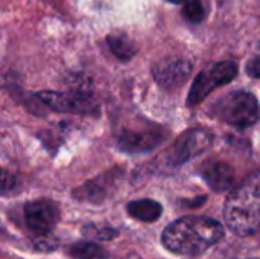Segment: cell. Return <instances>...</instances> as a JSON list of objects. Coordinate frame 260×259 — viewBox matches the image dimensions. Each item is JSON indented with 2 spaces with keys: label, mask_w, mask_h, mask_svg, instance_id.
<instances>
[{
  "label": "cell",
  "mask_w": 260,
  "mask_h": 259,
  "mask_svg": "<svg viewBox=\"0 0 260 259\" xmlns=\"http://www.w3.org/2000/svg\"><path fill=\"white\" fill-rule=\"evenodd\" d=\"M224 237V227L213 218L187 215L171 223L161 235L163 246L183 256H195L216 243Z\"/></svg>",
  "instance_id": "6da1fadb"
},
{
  "label": "cell",
  "mask_w": 260,
  "mask_h": 259,
  "mask_svg": "<svg viewBox=\"0 0 260 259\" xmlns=\"http://www.w3.org/2000/svg\"><path fill=\"white\" fill-rule=\"evenodd\" d=\"M224 218L232 232L241 237L260 229V172L248 177L227 198Z\"/></svg>",
  "instance_id": "7a4b0ae2"
},
{
  "label": "cell",
  "mask_w": 260,
  "mask_h": 259,
  "mask_svg": "<svg viewBox=\"0 0 260 259\" xmlns=\"http://www.w3.org/2000/svg\"><path fill=\"white\" fill-rule=\"evenodd\" d=\"M212 114L221 122L238 130L253 127L260 118V107L254 95L248 92H232L216 101Z\"/></svg>",
  "instance_id": "3957f363"
},
{
  "label": "cell",
  "mask_w": 260,
  "mask_h": 259,
  "mask_svg": "<svg viewBox=\"0 0 260 259\" xmlns=\"http://www.w3.org/2000/svg\"><path fill=\"white\" fill-rule=\"evenodd\" d=\"M236 75H238V66L233 61H221L206 69L195 78L187 96V105L193 107L200 104L201 101L206 99V96L212 90H215L219 85L229 84L232 79H235Z\"/></svg>",
  "instance_id": "277c9868"
},
{
  "label": "cell",
  "mask_w": 260,
  "mask_h": 259,
  "mask_svg": "<svg viewBox=\"0 0 260 259\" xmlns=\"http://www.w3.org/2000/svg\"><path fill=\"white\" fill-rule=\"evenodd\" d=\"M213 142V134L203 128H192L183 133L166 151L165 159L169 166H180L204 153Z\"/></svg>",
  "instance_id": "5b68a950"
},
{
  "label": "cell",
  "mask_w": 260,
  "mask_h": 259,
  "mask_svg": "<svg viewBox=\"0 0 260 259\" xmlns=\"http://www.w3.org/2000/svg\"><path fill=\"white\" fill-rule=\"evenodd\" d=\"M37 98L55 111L73 114H96L98 104L88 93L82 92H38Z\"/></svg>",
  "instance_id": "8992f818"
},
{
  "label": "cell",
  "mask_w": 260,
  "mask_h": 259,
  "mask_svg": "<svg viewBox=\"0 0 260 259\" xmlns=\"http://www.w3.org/2000/svg\"><path fill=\"white\" fill-rule=\"evenodd\" d=\"M27 229L37 237H49L58 224L59 212L50 200H35L24 205L23 209Z\"/></svg>",
  "instance_id": "52a82bcc"
},
{
  "label": "cell",
  "mask_w": 260,
  "mask_h": 259,
  "mask_svg": "<svg viewBox=\"0 0 260 259\" xmlns=\"http://www.w3.org/2000/svg\"><path fill=\"white\" fill-rule=\"evenodd\" d=\"M166 139L165 131L161 128H148V130H128L122 131L117 137V147L120 151L128 154H142L148 153Z\"/></svg>",
  "instance_id": "ba28073f"
},
{
  "label": "cell",
  "mask_w": 260,
  "mask_h": 259,
  "mask_svg": "<svg viewBox=\"0 0 260 259\" xmlns=\"http://www.w3.org/2000/svg\"><path fill=\"white\" fill-rule=\"evenodd\" d=\"M192 70V64L183 58H165L154 64L152 75L154 79L165 89H175L183 85Z\"/></svg>",
  "instance_id": "9c48e42d"
},
{
  "label": "cell",
  "mask_w": 260,
  "mask_h": 259,
  "mask_svg": "<svg viewBox=\"0 0 260 259\" xmlns=\"http://www.w3.org/2000/svg\"><path fill=\"white\" fill-rule=\"evenodd\" d=\"M203 179L209 183V186L216 192H224L230 189L236 182L235 169L221 160H209L201 168Z\"/></svg>",
  "instance_id": "30bf717a"
},
{
  "label": "cell",
  "mask_w": 260,
  "mask_h": 259,
  "mask_svg": "<svg viewBox=\"0 0 260 259\" xmlns=\"http://www.w3.org/2000/svg\"><path fill=\"white\" fill-rule=\"evenodd\" d=\"M126 211H128L129 217H133L134 220H139L143 223H154L161 217L163 208L155 200L142 198V200H134V202L128 203Z\"/></svg>",
  "instance_id": "8fae6325"
},
{
  "label": "cell",
  "mask_w": 260,
  "mask_h": 259,
  "mask_svg": "<svg viewBox=\"0 0 260 259\" xmlns=\"http://www.w3.org/2000/svg\"><path fill=\"white\" fill-rule=\"evenodd\" d=\"M107 182L104 183V176L96 177L73 191V197L87 203H101L107 195Z\"/></svg>",
  "instance_id": "7c38bea8"
},
{
  "label": "cell",
  "mask_w": 260,
  "mask_h": 259,
  "mask_svg": "<svg viewBox=\"0 0 260 259\" xmlns=\"http://www.w3.org/2000/svg\"><path fill=\"white\" fill-rule=\"evenodd\" d=\"M73 259H108V252L96 243H76L67 249Z\"/></svg>",
  "instance_id": "4fadbf2b"
},
{
  "label": "cell",
  "mask_w": 260,
  "mask_h": 259,
  "mask_svg": "<svg viewBox=\"0 0 260 259\" xmlns=\"http://www.w3.org/2000/svg\"><path fill=\"white\" fill-rule=\"evenodd\" d=\"M108 44H110L111 52L120 60H129L136 53L134 44L123 35H110Z\"/></svg>",
  "instance_id": "5bb4252c"
},
{
  "label": "cell",
  "mask_w": 260,
  "mask_h": 259,
  "mask_svg": "<svg viewBox=\"0 0 260 259\" xmlns=\"http://www.w3.org/2000/svg\"><path fill=\"white\" fill-rule=\"evenodd\" d=\"M23 188L21 179L8 169L0 171V195L2 197H12L18 194Z\"/></svg>",
  "instance_id": "9a60e30c"
},
{
  "label": "cell",
  "mask_w": 260,
  "mask_h": 259,
  "mask_svg": "<svg viewBox=\"0 0 260 259\" xmlns=\"http://www.w3.org/2000/svg\"><path fill=\"white\" fill-rule=\"evenodd\" d=\"M174 3L183 5V15L190 23H200L206 17V8L203 0H172Z\"/></svg>",
  "instance_id": "2e32d148"
},
{
  "label": "cell",
  "mask_w": 260,
  "mask_h": 259,
  "mask_svg": "<svg viewBox=\"0 0 260 259\" xmlns=\"http://www.w3.org/2000/svg\"><path fill=\"white\" fill-rule=\"evenodd\" d=\"M82 232L87 238L98 240V241H110L119 235V232L113 227H102L96 224H85L82 227Z\"/></svg>",
  "instance_id": "e0dca14e"
},
{
  "label": "cell",
  "mask_w": 260,
  "mask_h": 259,
  "mask_svg": "<svg viewBox=\"0 0 260 259\" xmlns=\"http://www.w3.org/2000/svg\"><path fill=\"white\" fill-rule=\"evenodd\" d=\"M247 73L253 78H260V56L253 58L247 64Z\"/></svg>",
  "instance_id": "ac0fdd59"
}]
</instances>
